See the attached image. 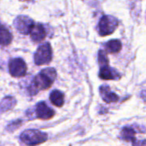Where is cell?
<instances>
[{"label": "cell", "instance_id": "cell-1", "mask_svg": "<svg viewBox=\"0 0 146 146\" xmlns=\"http://www.w3.org/2000/svg\"><path fill=\"white\" fill-rule=\"evenodd\" d=\"M56 78V71L52 68H48L41 70L33 80L28 86L30 95L34 96L39 91L50 88Z\"/></svg>", "mask_w": 146, "mask_h": 146}, {"label": "cell", "instance_id": "cell-2", "mask_svg": "<svg viewBox=\"0 0 146 146\" xmlns=\"http://www.w3.org/2000/svg\"><path fill=\"white\" fill-rule=\"evenodd\" d=\"M20 139L21 142L27 146H35L44 143L48 139V136L45 133L39 130L28 129L21 134Z\"/></svg>", "mask_w": 146, "mask_h": 146}, {"label": "cell", "instance_id": "cell-3", "mask_svg": "<svg viewBox=\"0 0 146 146\" xmlns=\"http://www.w3.org/2000/svg\"><path fill=\"white\" fill-rule=\"evenodd\" d=\"M52 59V49L49 43H44L38 46L34 54V62L36 65H44L50 62Z\"/></svg>", "mask_w": 146, "mask_h": 146}, {"label": "cell", "instance_id": "cell-4", "mask_svg": "<svg viewBox=\"0 0 146 146\" xmlns=\"http://www.w3.org/2000/svg\"><path fill=\"white\" fill-rule=\"evenodd\" d=\"M118 21L112 15H104L101 18L98 24V30L101 36L112 34L118 27Z\"/></svg>", "mask_w": 146, "mask_h": 146}, {"label": "cell", "instance_id": "cell-5", "mask_svg": "<svg viewBox=\"0 0 146 146\" xmlns=\"http://www.w3.org/2000/svg\"><path fill=\"white\" fill-rule=\"evenodd\" d=\"M35 25L33 20L27 15H19L14 21V26L21 34H30L32 28Z\"/></svg>", "mask_w": 146, "mask_h": 146}, {"label": "cell", "instance_id": "cell-6", "mask_svg": "<svg viewBox=\"0 0 146 146\" xmlns=\"http://www.w3.org/2000/svg\"><path fill=\"white\" fill-rule=\"evenodd\" d=\"M9 72L13 77H23L27 74V64L21 58H13L9 62Z\"/></svg>", "mask_w": 146, "mask_h": 146}, {"label": "cell", "instance_id": "cell-7", "mask_svg": "<svg viewBox=\"0 0 146 146\" xmlns=\"http://www.w3.org/2000/svg\"><path fill=\"white\" fill-rule=\"evenodd\" d=\"M35 114L38 119L50 120L55 115V111L50 109L44 102H39L36 105Z\"/></svg>", "mask_w": 146, "mask_h": 146}, {"label": "cell", "instance_id": "cell-8", "mask_svg": "<svg viewBox=\"0 0 146 146\" xmlns=\"http://www.w3.org/2000/svg\"><path fill=\"white\" fill-rule=\"evenodd\" d=\"M30 37L34 42H39L46 37V31L44 27L40 23H35L31 30Z\"/></svg>", "mask_w": 146, "mask_h": 146}, {"label": "cell", "instance_id": "cell-9", "mask_svg": "<svg viewBox=\"0 0 146 146\" xmlns=\"http://www.w3.org/2000/svg\"><path fill=\"white\" fill-rule=\"evenodd\" d=\"M135 135H136V132L135 130L131 127H124L122 132H121V138L126 140V141H131L133 142V146H144L145 143V141H142V142H139L136 140V138H135Z\"/></svg>", "mask_w": 146, "mask_h": 146}, {"label": "cell", "instance_id": "cell-10", "mask_svg": "<svg viewBox=\"0 0 146 146\" xmlns=\"http://www.w3.org/2000/svg\"><path fill=\"white\" fill-rule=\"evenodd\" d=\"M99 77L102 80H119L121 78L120 74L114 68H111L108 66L102 67L99 71Z\"/></svg>", "mask_w": 146, "mask_h": 146}, {"label": "cell", "instance_id": "cell-11", "mask_svg": "<svg viewBox=\"0 0 146 146\" xmlns=\"http://www.w3.org/2000/svg\"><path fill=\"white\" fill-rule=\"evenodd\" d=\"M99 92H100V95H101L102 98L104 99V101H105L108 104L115 103L119 100V97L115 93L112 92L110 91V88L108 86H100Z\"/></svg>", "mask_w": 146, "mask_h": 146}, {"label": "cell", "instance_id": "cell-12", "mask_svg": "<svg viewBox=\"0 0 146 146\" xmlns=\"http://www.w3.org/2000/svg\"><path fill=\"white\" fill-rule=\"evenodd\" d=\"M13 39L11 33L3 26L0 25V45L6 46L9 45Z\"/></svg>", "mask_w": 146, "mask_h": 146}, {"label": "cell", "instance_id": "cell-13", "mask_svg": "<svg viewBox=\"0 0 146 146\" xmlns=\"http://www.w3.org/2000/svg\"><path fill=\"white\" fill-rule=\"evenodd\" d=\"M50 100L56 107H62L64 104V95L61 91L54 90L50 95Z\"/></svg>", "mask_w": 146, "mask_h": 146}, {"label": "cell", "instance_id": "cell-14", "mask_svg": "<svg viewBox=\"0 0 146 146\" xmlns=\"http://www.w3.org/2000/svg\"><path fill=\"white\" fill-rule=\"evenodd\" d=\"M15 99L12 97H7L3 99V101L0 103V112L9 110L10 109L14 108L15 105Z\"/></svg>", "mask_w": 146, "mask_h": 146}, {"label": "cell", "instance_id": "cell-15", "mask_svg": "<svg viewBox=\"0 0 146 146\" xmlns=\"http://www.w3.org/2000/svg\"><path fill=\"white\" fill-rule=\"evenodd\" d=\"M121 49V42L118 39L110 40L106 44V50L110 53H117Z\"/></svg>", "mask_w": 146, "mask_h": 146}, {"label": "cell", "instance_id": "cell-16", "mask_svg": "<svg viewBox=\"0 0 146 146\" xmlns=\"http://www.w3.org/2000/svg\"><path fill=\"white\" fill-rule=\"evenodd\" d=\"M98 62H99L100 68L104 67V66H108V65H109L108 56H107L106 53H105L104 50H100V51L98 52Z\"/></svg>", "mask_w": 146, "mask_h": 146}, {"label": "cell", "instance_id": "cell-17", "mask_svg": "<svg viewBox=\"0 0 146 146\" xmlns=\"http://www.w3.org/2000/svg\"><path fill=\"white\" fill-rule=\"evenodd\" d=\"M141 95H142V98H144V100H145L146 101V90H145V91H143V92H142Z\"/></svg>", "mask_w": 146, "mask_h": 146}]
</instances>
